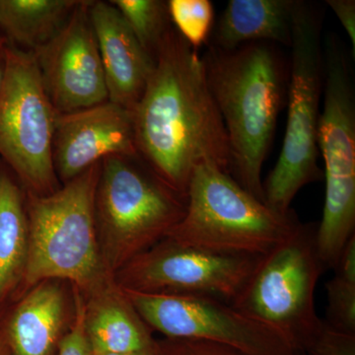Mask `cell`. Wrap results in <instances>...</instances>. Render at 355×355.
Listing matches in <instances>:
<instances>
[{
    "mask_svg": "<svg viewBox=\"0 0 355 355\" xmlns=\"http://www.w3.org/2000/svg\"><path fill=\"white\" fill-rule=\"evenodd\" d=\"M132 116L140 159L183 197L198 165L209 163L229 173L227 133L202 57L174 27L159 46Z\"/></svg>",
    "mask_w": 355,
    "mask_h": 355,
    "instance_id": "6da1fadb",
    "label": "cell"
},
{
    "mask_svg": "<svg viewBox=\"0 0 355 355\" xmlns=\"http://www.w3.org/2000/svg\"><path fill=\"white\" fill-rule=\"evenodd\" d=\"M202 60L227 133L229 174L263 202L261 170L284 104V62L272 44L266 42L231 51L210 44Z\"/></svg>",
    "mask_w": 355,
    "mask_h": 355,
    "instance_id": "7a4b0ae2",
    "label": "cell"
},
{
    "mask_svg": "<svg viewBox=\"0 0 355 355\" xmlns=\"http://www.w3.org/2000/svg\"><path fill=\"white\" fill-rule=\"evenodd\" d=\"M301 223L295 212L270 209L229 173L205 163L191 173L183 218L167 238L214 253L261 257Z\"/></svg>",
    "mask_w": 355,
    "mask_h": 355,
    "instance_id": "3957f363",
    "label": "cell"
},
{
    "mask_svg": "<svg viewBox=\"0 0 355 355\" xmlns=\"http://www.w3.org/2000/svg\"><path fill=\"white\" fill-rule=\"evenodd\" d=\"M96 164L46 196L30 193L28 284L69 279L85 291L104 289L103 261L95 222V195L100 176Z\"/></svg>",
    "mask_w": 355,
    "mask_h": 355,
    "instance_id": "277c9868",
    "label": "cell"
},
{
    "mask_svg": "<svg viewBox=\"0 0 355 355\" xmlns=\"http://www.w3.org/2000/svg\"><path fill=\"white\" fill-rule=\"evenodd\" d=\"M323 11L315 2H296L292 27L288 116L277 164L263 181V202L287 214L301 189L321 179L318 165L320 103L323 93Z\"/></svg>",
    "mask_w": 355,
    "mask_h": 355,
    "instance_id": "5b68a950",
    "label": "cell"
},
{
    "mask_svg": "<svg viewBox=\"0 0 355 355\" xmlns=\"http://www.w3.org/2000/svg\"><path fill=\"white\" fill-rule=\"evenodd\" d=\"M139 160V156H110L100 166L95 222L110 270L123 268L166 239L186 210V198Z\"/></svg>",
    "mask_w": 355,
    "mask_h": 355,
    "instance_id": "8992f818",
    "label": "cell"
},
{
    "mask_svg": "<svg viewBox=\"0 0 355 355\" xmlns=\"http://www.w3.org/2000/svg\"><path fill=\"white\" fill-rule=\"evenodd\" d=\"M324 105L318 147L324 165L323 216L316 244L324 270H334L343 247L355 236V94L352 67L336 36L324 40Z\"/></svg>",
    "mask_w": 355,
    "mask_h": 355,
    "instance_id": "52a82bcc",
    "label": "cell"
},
{
    "mask_svg": "<svg viewBox=\"0 0 355 355\" xmlns=\"http://www.w3.org/2000/svg\"><path fill=\"white\" fill-rule=\"evenodd\" d=\"M316 230L315 224L301 223L284 241L260 257L230 303L284 336L300 355L320 319L315 291L326 272L318 254Z\"/></svg>",
    "mask_w": 355,
    "mask_h": 355,
    "instance_id": "ba28073f",
    "label": "cell"
},
{
    "mask_svg": "<svg viewBox=\"0 0 355 355\" xmlns=\"http://www.w3.org/2000/svg\"><path fill=\"white\" fill-rule=\"evenodd\" d=\"M0 91V155L35 196L58 190L53 144L58 114L42 83L33 51L4 49Z\"/></svg>",
    "mask_w": 355,
    "mask_h": 355,
    "instance_id": "9c48e42d",
    "label": "cell"
},
{
    "mask_svg": "<svg viewBox=\"0 0 355 355\" xmlns=\"http://www.w3.org/2000/svg\"><path fill=\"white\" fill-rule=\"evenodd\" d=\"M123 292L149 328L167 338L209 340L246 355H300L284 336L222 299Z\"/></svg>",
    "mask_w": 355,
    "mask_h": 355,
    "instance_id": "30bf717a",
    "label": "cell"
},
{
    "mask_svg": "<svg viewBox=\"0 0 355 355\" xmlns=\"http://www.w3.org/2000/svg\"><path fill=\"white\" fill-rule=\"evenodd\" d=\"M259 259L214 253L166 238L123 266V289L212 296L231 303Z\"/></svg>",
    "mask_w": 355,
    "mask_h": 355,
    "instance_id": "8fae6325",
    "label": "cell"
},
{
    "mask_svg": "<svg viewBox=\"0 0 355 355\" xmlns=\"http://www.w3.org/2000/svg\"><path fill=\"white\" fill-rule=\"evenodd\" d=\"M90 3L80 0L60 32L33 51L44 91L58 114L72 113L109 101L89 16Z\"/></svg>",
    "mask_w": 355,
    "mask_h": 355,
    "instance_id": "7c38bea8",
    "label": "cell"
},
{
    "mask_svg": "<svg viewBox=\"0 0 355 355\" xmlns=\"http://www.w3.org/2000/svg\"><path fill=\"white\" fill-rule=\"evenodd\" d=\"M110 156H139L132 111L107 101L58 114L53 158L64 184Z\"/></svg>",
    "mask_w": 355,
    "mask_h": 355,
    "instance_id": "4fadbf2b",
    "label": "cell"
},
{
    "mask_svg": "<svg viewBox=\"0 0 355 355\" xmlns=\"http://www.w3.org/2000/svg\"><path fill=\"white\" fill-rule=\"evenodd\" d=\"M89 16L101 58L109 101L133 111L144 94L154 60L111 3L91 1Z\"/></svg>",
    "mask_w": 355,
    "mask_h": 355,
    "instance_id": "5bb4252c",
    "label": "cell"
},
{
    "mask_svg": "<svg viewBox=\"0 0 355 355\" xmlns=\"http://www.w3.org/2000/svg\"><path fill=\"white\" fill-rule=\"evenodd\" d=\"M297 0H230L214 28L211 46L231 51L266 42L291 46Z\"/></svg>",
    "mask_w": 355,
    "mask_h": 355,
    "instance_id": "9a60e30c",
    "label": "cell"
},
{
    "mask_svg": "<svg viewBox=\"0 0 355 355\" xmlns=\"http://www.w3.org/2000/svg\"><path fill=\"white\" fill-rule=\"evenodd\" d=\"M85 310V331L92 355L151 350L155 343L148 324L125 294L105 289Z\"/></svg>",
    "mask_w": 355,
    "mask_h": 355,
    "instance_id": "2e32d148",
    "label": "cell"
},
{
    "mask_svg": "<svg viewBox=\"0 0 355 355\" xmlns=\"http://www.w3.org/2000/svg\"><path fill=\"white\" fill-rule=\"evenodd\" d=\"M64 317V292L50 280L40 282L9 320L7 340L13 355H51Z\"/></svg>",
    "mask_w": 355,
    "mask_h": 355,
    "instance_id": "e0dca14e",
    "label": "cell"
},
{
    "mask_svg": "<svg viewBox=\"0 0 355 355\" xmlns=\"http://www.w3.org/2000/svg\"><path fill=\"white\" fill-rule=\"evenodd\" d=\"M80 0H0V28L18 46L34 51L64 27Z\"/></svg>",
    "mask_w": 355,
    "mask_h": 355,
    "instance_id": "ac0fdd59",
    "label": "cell"
},
{
    "mask_svg": "<svg viewBox=\"0 0 355 355\" xmlns=\"http://www.w3.org/2000/svg\"><path fill=\"white\" fill-rule=\"evenodd\" d=\"M17 184L0 174V300L25 275L29 222Z\"/></svg>",
    "mask_w": 355,
    "mask_h": 355,
    "instance_id": "d6986e66",
    "label": "cell"
},
{
    "mask_svg": "<svg viewBox=\"0 0 355 355\" xmlns=\"http://www.w3.org/2000/svg\"><path fill=\"white\" fill-rule=\"evenodd\" d=\"M334 270L326 286L328 304L324 320L336 330L355 334V236L343 247Z\"/></svg>",
    "mask_w": 355,
    "mask_h": 355,
    "instance_id": "ffe728a7",
    "label": "cell"
},
{
    "mask_svg": "<svg viewBox=\"0 0 355 355\" xmlns=\"http://www.w3.org/2000/svg\"><path fill=\"white\" fill-rule=\"evenodd\" d=\"M111 3L121 14L142 49L154 60L159 46L172 28L167 2L113 0Z\"/></svg>",
    "mask_w": 355,
    "mask_h": 355,
    "instance_id": "44dd1931",
    "label": "cell"
},
{
    "mask_svg": "<svg viewBox=\"0 0 355 355\" xmlns=\"http://www.w3.org/2000/svg\"><path fill=\"white\" fill-rule=\"evenodd\" d=\"M170 19L175 29L193 48L207 43L214 22V9L209 0H170Z\"/></svg>",
    "mask_w": 355,
    "mask_h": 355,
    "instance_id": "7402d4cb",
    "label": "cell"
},
{
    "mask_svg": "<svg viewBox=\"0 0 355 355\" xmlns=\"http://www.w3.org/2000/svg\"><path fill=\"white\" fill-rule=\"evenodd\" d=\"M303 355H355V334L336 330L320 318L302 345Z\"/></svg>",
    "mask_w": 355,
    "mask_h": 355,
    "instance_id": "603a6c76",
    "label": "cell"
},
{
    "mask_svg": "<svg viewBox=\"0 0 355 355\" xmlns=\"http://www.w3.org/2000/svg\"><path fill=\"white\" fill-rule=\"evenodd\" d=\"M155 355H246L239 350L209 340L168 338L164 345H155Z\"/></svg>",
    "mask_w": 355,
    "mask_h": 355,
    "instance_id": "cb8c5ba5",
    "label": "cell"
},
{
    "mask_svg": "<svg viewBox=\"0 0 355 355\" xmlns=\"http://www.w3.org/2000/svg\"><path fill=\"white\" fill-rule=\"evenodd\" d=\"M58 355H92L85 331V308L81 300L77 302L74 326L58 345Z\"/></svg>",
    "mask_w": 355,
    "mask_h": 355,
    "instance_id": "d4e9b609",
    "label": "cell"
},
{
    "mask_svg": "<svg viewBox=\"0 0 355 355\" xmlns=\"http://www.w3.org/2000/svg\"><path fill=\"white\" fill-rule=\"evenodd\" d=\"M327 6L336 14L352 44V58L355 55V1L354 0H328Z\"/></svg>",
    "mask_w": 355,
    "mask_h": 355,
    "instance_id": "484cf974",
    "label": "cell"
},
{
    "mask_svg": "<svg viewBox=\"0 0 355 355\" xmlns=\"http://www.w3.org/2000/svg\"><path fill=\"white\" fill-rule=\"evenodd\" d=\"M4 46L0 50V91H1L2 85H3L4 71H6V60H4Z\"/></svg>",
    "mask_w": 355,
    "mask_h": 355,
    "instance_id": "4316f807",
    "label": "cell"
},
{
    "mask_svg": "<svg viewBox=\"0 0 355 355\" xmlns=\"http://www.w3.org/2000/svg\"><path fill=\"white\" fill-rule=\"evenodd\" d=\"M155 349V347H154ZM146 350V352H127V354H103L98 355H155V350Z\"/></svg>",
    "mask_w": 355,
    "mask_h": 355,
    "instance_id": "83f0119b",
    "label": "cell"
},
{
    "mask_svg": "<svg viewBox=\"0 0 355 355\" xmlns=\"http://www.w3.org/2000/svg\"><path fill=\"white\" fill-rule=\"evenodd\" d=\"M4 338L3 336H0V355H4Z\"/></svg>",
    "mask_w": 355,
    "mask_h": 355,
    "instance_id": "f1b7e54d",
    "label": "cell"
},
{
    "mask_svg": "<svg viewBox=\"0 0 355 355\" xmlns=\"http://www.w3.org/2000/svg\"><path fill=\"white\" fill-rule=\"evenodd\" d=\"M6 46V44H4V39L2 38L1 36H0V50H2V49Z\"/></svg>",
    "mask_w": 355,
    "mask_h": 355,
    "instance_id": "f546056e",
    "label": "cell"
}]
</instances>
